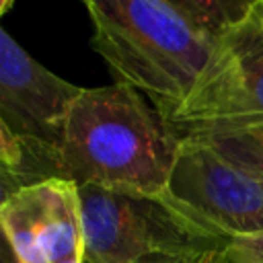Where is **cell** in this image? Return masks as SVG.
I'll use <instances>...</instances> for the list:
<instances>
[{"label":"cell","instance_id":"cell-1","mask_svg":"<svg viewBox=\"0 0 263 263\" xmlns=\"http://www.w3.org/2000/svg\"><path fill=\"white\" fill-rule=\"evenodd\" d=\"M181 142L134 86L82 88L60 146L62 177L76 185L164 195Z\"/></svg>","mask_w":263,"mask_h":263},{"label":"cell","instance_id":"cell-2","mask_svg":"<svg viewBox=\"0 0 263 263\" xmlns=\"http://www.w3.org/2000/svg\"><path fill=\"white\" fill-rule=\"evenodd\" d=\"M92 49L117 82L140 90L168 121L187 101L216 39L168 0H82Z\"/></svg>","mask_w":263,"mask_h":263},{"label":"cell","instance_id":"cell-3","mask_svg":"<svg viewBox=\"0 0 263 263\" xmlns=\"http://www.w3.org/2000/svg\"><path fill=\"white\" fill-rule=\"evenodd\" d=\"M84 261L138 263L152 255L197 257L230 238L164 195L78 185Z\"/></svg>","mask_w":263,"mask_h":263},{"label":"cell","instance_id":"cell-4","mask_svg":"<svg viewBox=\"0 0 263 263\" xmlns=\"http://www.w3.org/2000/svg\"><path fill=\"white\" fill-rule=\"evenodd\" d=\"M181 140L263 132V16L224 31L187 101L168 119Z\"/></svg>","mask_w":263,"mask_h":263},{"label":"cell","instance_id":"cell-5","mask_svg":"<svg viewBox=\"0 0 263 263\" xmlns=\"http://www.w3.org/2000/svg\"><path fill=\"white\" fill-rule=\"evenodd\" d=\"M166 195L228 238L263 232V185L205 140L185 138Z\"/></svg>","mask_w":263,"mask_h":263},{"label":"cell","instance_id":"cell-6","mask_svg":"<svg viewBox=\"0 0 263 263\" xmlns=\"http://www.w3.org/2000/svg\"><path fill=\"white\" fill-rule=\"evenodd\" d=\"M0 224L18 263H68L84 259L78 185L41 181L2 197Z\"/></svg>","mask_w":263,"mask_h":263},{"label":"cell","instance_id":"cell-7","mask_svg":"<svg viewBox=\"0 0 263 263\" xmlns=\"http://www.w3.org/2000/svg\"><path fill=\"white\" fill-rule=\"evenodd\" d=\"M80 92L82 86L49 72L0 29V125L60 150Z\"/></svg>","mask_w":263,"mask_h":263},{"label":"cell","instance_id":"cell-8","mask_svg":"<svg viewBox=\"0 0 263 263\" xmlns=\"http://www.w3.org/2000/svg\"><path fill=\"white\" fill-rule=\"evenodd\" d=\"M197 23L210 37L218 39L230 27L242 23L253 10L251 0H168Z\"/></svg>","mask_w":263,"mask_h":263},{"label":"cell","instance_id":"cell-9","mask_svg":"<svg viewBox=\"0 0 263 263\" xmlns=\"http://www.w3.org/2000/svg\"><path fill=\"white\" fill-rule=\"evenodd\" d=\"M197 140V138H195ZM222 154L253 173L263 185V132H249L236 136H222L205 140Z\"/></svg>","mask_w":263,"mask_h":263},{"label":"cell","instance_id":"cell-10","mask_svg":"<svg viewBox=\"0 0 263 263\" xmlns=\"http://www.w3.org/2000/svg\"><path fill=\"white\" fill-rule=\"evenodd\" d=\"M228 263H263V232L232 236L228 242Z\"/></svg>","mask_w":263,"mask_h":263},{"label":"cell","instance_id":"cell-11","mask_svg":"<svg viewBox=\"0 0 263 263\" xmlns=\"http://www.w3.org/2000/svg\"><path fill=\"white\" fill-rule=\"evenodd\" d=\"M181 263H228V247L218 249V251H210V253H203L197 257L181 259Z\"/></svg>","mask_w":263,"mask_h":263},{"label":"cell","instance_id":"cell-12","mask_svg":"<svg viewBox=\"0 0 263 263\" xmlns=\"http://www.w3.org/2000/svg\"><path fill=\"white\" fill-rule=\"evenodd\" d=\"M138 263H181V259H173V257H164V255H152V257H146Z\"/></svg>","mask_w":263,"mask_h":263},{"label":"cell","instance_id":"cell-13","mask_svg":"<svg viewBox=\"0 0 263 263\" xmlns=\"http://www.w3.org/2000/svg\"><path fill=\"white\" fill-rule=\"evenodd\" d=\"M12 2H14V0H0V12H2V14L8 12L10 6H12Z\"/></svg>","mask_w":263,"mask_h":263},{"label":"cell","instance_id":"cell-14","mask_svg":"<svg viewBox=\"0 0 263 263\" xmlns=\"http://www.w3.org/2000/svg\"><path fill=\"white\" fill-rule=\"evenodd\" d=\"M253 4H255V8H259V10H263V0H251Z\"/></svg>","mask_w":263,"mask_h":263},{"label":"cell","instance_id":"cell-15","mask_svg":"<svg viewBox=\"0 0 263 263\" xmlns=\"http://www.w3.org/2000/svg\"><path fill=\"white\" fill-rule=\"evenodd\" d=\"M68 263H86L84 259H78V261H68Z\"/></svg>","mask_w":263,"mask_h":263},{"label":"cell","instance_id":"cell-16","mask_svg":"<svg viewBox=\"0 0 263 263\" xmlns=\"http://www.w3.org/2000/svg\"><path fill=\"white\" fill-rule=\"evenodd\" d=\"M257 10H259V8H257ZM259 12H261V16H263V10H259Z\"/></svg>","mask_w":263,"mask_h":263}]
</instances>
